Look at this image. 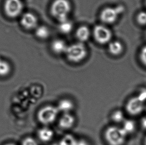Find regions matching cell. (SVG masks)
I'll return each mask as SVG.
<instances>
[{
  "label": "cell",
  "instance_id": "obj_27",
  "mask_svg": "<svg viewBox=\"0 0 146 145\" xmlns=\"http://www.w3.org/2000/svg\"><path fill=\"white\" fill-rule=\"evenodd\" d=\"M141 125L142 127L144 130H146V116L144 117L141 119Z\"/></svg>",
  "mask_w": 146,
  "mask_h": 145
},
{
  "label": "cell",
  "instance_id": "obj_24",
  "mask_svg": "<svg viewBox=\"0 0 146 145\" xmlns=\"http://www.w3.org/2000/svg\"><path fill=\"white\" fill-rule=\"evenodd\" d=\"M139 58L141 63L146 66V45L142 48L139 54Z\"/></svg>",
  "mask_w": 146,
  "mask_h": 145
},
{
  "label": "cell",
  "instance_id": "obj_19",
  "mask_svg": "<svg viewBox=\"0 0 146 145\" xmlns=\"http://www.w3.org/2000/svg\"><path fill=\"white\" fill-rule=\"evenodd\" d=\"M112 121L116 123H123L125 120L124 112L121 110H116L113 112L111 115Z\"/></svg>",
  "mask_w": 146,
  "mask_h": 145
},
{
  "label": "cell",
  "instance_id": "obj_22",
  "mask_svg": "<svg viewBox=\"0 0 146 145\" xmlns=\"http://www.w3.org/2000/svg\"><path fill=\"white\" fill-rule=\"evenodd\" d=\"M137 22L141 26H146V12L141 11L137 14Z\"/></svg>",
  "mask_w": 146,
  "mask_h": 145
},
{
  "label": "cell",
  "instance_id": "obj_12",
  "mask_svg": "<svg viewBox=\"0 0 146 145\" xmlns=\"http://www.w3.org/2000/svg\"><path fill=\"white\" fill-rule=\"evenodd\" d=\"M37 135L41 141L47 143L53 139L54 132L51 128L48 126H44L38 130Z\"/></svg>",
  "mask_w": 146,
  "mask_h": 145
},
{
  "label": "cell",
  "instance_id": "obj_17",
  "mask_svg": "<svg viewBox=\"0 0 146 145\" xmlns=\"http://www.w3.org/2000/svg\"><path fill=\"white\" fill-rule=\"evenodd\" d=\"M73 28V22L69 20L59 22L58 30L62 34H67L71 32Z\"/></svg>",
  "mask_w": 146,
  "mask_h": 145
},
{
  "label": "cell",
  "instance_id": "obj_14",
  "mask_svg": "<svg viewBox=\"0 0 146 145\" xmlns=\"http://www.w3.org/2000/svg\"><path fill=\"white\" fill-rule=\"evenodd\" d=\"M109 52L110 54L117 56L121 55L124 51V46L120 41L118 40L111 41L108 47Z\"/></svg>",
  "mask_w": 146,
  "mask_h": 145
},
{
  "label": "cell",
  "instance_id": "obj_20",
  "mask_svg": "<svg viewBox=\"0 0 146 145\" xmlns=\"http://www.w3.org/2000/svg\"><path fill=\"white\" fill-rule=\"evenodd\" d=\"M10 65L6 61L0 59V76H5L10 73Z\"/></svg>",
  "mask_w": 146,
  "mask_h": 145
},
{
  "label": "cell",
  "instance_id": "obj_11",
  "mask_svg": "<svg viewBox=\"0 0 146 145\" xmlns=\"http://www.w3.org/2000/svg\"><path fill=\"white\" fill-rule=\"evenodd\" d=\"M67 47L68 45L65 41L60 39L54 40L50 45L51 50L57 55L65 54Z\"/></svg>",
  "mask_w": 146,
  "mask_h": 145
},
{
  "label": "cell",
  "instance_id": "obj_30",
  "mask_svg": "<svg viewBox=\"0 0 146 145\" xmlns=\"http://www.w3.org/2000/svg\"><path fill=\"white\" fill-rule=\"evenodd\" d=\"M145 5H146V0H145Z\"/></svg>",
  "mask_w": 146,
  "mask_h": 145
},
{
  "label": "cell",
  "instance_id": "obj_4",
  "mask_svg": "<svg viewBox=\"0 0 146 145\" xmlns=\"http://www.w3.org/2000/svg\"><path fill=\"white\" fill-rule=\"evenodd\" d=\"M59 113L56 106L48 105L38 111L37 118L40 123L44 126H48L56 120Z\"/></svg>",
  "mask_w": 146,
  "mask_h": 145
},
{
  "label": "cell",
  "instance_id": "obj_21",
  "mask_svg": "<svg viewBox=\"0 0 146 145\" xmlns=\"http://www.w3.org/2000/svg\"><path fill=\"white\" fill-rule=\"evenodd\" d=\"M77 141V140L73 136L68 135L62 138L59 144L60 145H75Z\"/></svg>",
  "mask_w": 146,
  "mask_h": 145
},
{
  "label": "cell",
  "instance_id": "obj_16",
  "mask_svg": "<svg viewBox=\"0 0 146 145\" xmlns=\"http://www.w3.org/2000/svg\"><path fill=\"white\" fill-rule=\"evenodd\" d=\"M35 36L36 37L42 40L48 39L49 38L50 32L49 28L45 26H38L35 30Z\"/></svg>",
  "mask_w": 146,
  "mask_h": 145
},
{
  "label": "cell",
  "instance_id": "obj_2",
  "mask_svg": "<svg viewBox=\"0 0 146 145\" xmlns=\"http://www.w3.org/2000/svg\"><path fill=\"white\" fill-rule=\"evenodd\" d=\"M127 136L122 127L116 126H110L105 131V140L109 145L124 144Z\"/></svg>",
  "mask_w": 146,
  "mask_h": 145
},
{
  "label": "cell",
  "instance_id": "obj_3",
  "mask_svg": "<svg viewBox=\"0 0 146 145\" xmlns=\"http://www.w3.org/2000/svg\"><path fill=\"white\" fill-rule=\"evenodd\" d=\"M65 54L70 62L79 63L87 56V48L84 43L78 42L68 46Z\"/></svg>",
  "mask_w": 146,
  "mask_h": 145
},
{
  "label": "cell",
  "instance_id": "obj_23",
  "mask_svg": "<svg viewBox=\"0 0 146 145\" xmlns=\"http://www.w3.org/2000/svg\"><path fill=\"white\" fill-rule=\"evenodd\" d=\"M22 145H38V144L34 138L27 137L22 141Z\"/></svg>",
  "mask_w": 146,
  "mask_h": 145
},
{
  "label": "cell",
  "instance_id": "obj_9",
  "mask_svg": "<svg viewBox=\"0 0 146 145\" xmlns=\"http://www.w3.org/2000/svg\"><path fill=\"white\" fill-rule=\"evenodd\" d=\"M20 23L26 30H36L38 26V18L32 13H26L22 15Z\"/></svg>",
  "mask_w": 146,
  "mask_h": 145
},
{
  "label": "cell",
  "instance_id": "obj_15",
  "mask_svg": "<svg viewBox=\"0 0 146 145\" xmlns=\"http://www.w3.org/2000/svg\"><path fill=\"white\" fill-rule=\"evenodd\" d=\"M90 31L89 28L85 26H80L76 32V37L80 42L84 43L87 41L90 36Z\"/></svg>",
  "mask_w": 146,
  "mask_h": 145
},
{
  "label": "cell",
  "instance_id": "obj_26",
  "mask_svg": "<svg viewBox=\"0 0 146 145\" xmlns=\"http://www.w3.org/2000/svg\"><path fill=\"white\" fill-rule=\"evenodd\" d=\"M75 145H89L88 142L85 141V140L81 139L78 140Z\"/></svg>",
  "mask_w": 146,
  "mask_h": 145
},
{
  "label": "cell",
  "instance_id": "obj_8",
  "mask_svg": "<svg viewBox=\"0 0 146 145\" xmlns=\"http://www.w3.org/2000/svg\"><path fill=\"white\" fill-rule=\"evenodd\" d=\"M145 102L139 96H134L130 98L126 104V110L131 115L136 116L140 114L145 109Z\"/></svg>",
  "mask_w": 146,
  "mask_h": 145
},
{
  "label": "cell",
  "instance_id": "obj_31",
  "mask_svg": "<svg viewBox=\"0 0 146 145\" xmlns=\"http://www.w3.org/2000/svg\"><path fill=\"white\" fill-rule=\"evenodd\" d=\"M145 36H146V34H145Z\"/></svg>",
  "mask_w": 146,
  "mask_h": 145
},
{
  "label": "cell",
  "instance_id": "obj_18",
  "mask_svg": "<svg viewBox=\"0 0 146 145\" xmlns=\"http://www.w3.org/2000/svg\"><path fill=\"white\" fill-rule=\"evenodd\" d=\"M122 124V128L127 135L133 133L135 131L136 129V124L132 120L126 119Z\"/></svg>",
  "mask_w": 146,
  "mask_h": 145
},
{
  "label": "cell",
  "instance_id": "obj_1",
  "mask_svg": "<svg viewBox=\"0 0 146 145\" xmlns=\"http://www.w3.org/2000/svg\"><path fill=\"white\" fill-rule=\"evenodd\" d=\"M71 5L68 0H54L52 3L50 12L51 16L59 22L68 20Z\"/></svg>",
  "mask_w": 146,
  "mask_h": 145
},
{
  "label": "cell",
  "instance_id": "obj_7",
  "mask_svg": "<svg viewBox=\"0 0 146 145\" xmlns=\"http://www.w3.org/2000/svg\"><path fill=\"white\" fill-rule=\"evenodd\" d=\"M121 7H106L103 9L100 14V19L103 24H111L115 23L122 11Z\"/></svg>",
  "mask_w": 146,
  "mask_h": 145
},
{
  "label": "cell",
  "instance_id": "obj_13",
  "mask_svg": "<svg viewBox=\"0 0 146 145\" xmlns=\"http://www.w3.org/2000/svg\"><path fill=\"white\" fill-rule=\"evenodd\" d=\"M56 107L59 112L62 114L69 113L74 109V104L70 100L64 98L59 101Z\"/></svg>",
  "mask_w": 146,
  "mask_h": 145
},
{
  "label": "cell",
  "instance_id": "obj_25",
  "mask_svg": "<svg viewBox=\"0 0 146 145\" xmlns=\"http://www.w3.org/2000/svg\"><path fill=\"white\" fill-rule=\"evenodd\" d=\"M137 96H139L143 102H145L146 101V89L140 91Z\"/></svg>",
  "mask_w": 146,
  "mask_h": 145
},
{
  "label": "cell",
  "instance_id": "obj_32",
  "mask_svg": "<svg viewBox=\"0 0 146 145\" xmlns=\"http://www.w3.org/2000/svg\"><path fill=\"white\" fill-rule=\"evenodd\" d=\"M145 110H146V107H145Z\"/></svg>",
  "mask_w": 146,
  "mask_h": 145
},
{
  "label": "cell",
  "instance_id": "obj_29",
  "mask_svg": "<svg viewBox=\"0 0 146 145\" xmlns=\"http://www.w3.org/2000/svg\"><path fill=\"white\" fill-rule=\"evenodd\" d=\"M5 145H15V144H6Z\"/></svg>",
  "mask_w": 146,
  "mask_h": 145
},
{
  "label": "cell",
  "instance_id": "obj_28",
  "mask_svg": "<svg viewBox=\"0 0 146 145\" xmlns=\"http://www.w3.org/2000/svg\"><path fill=\"white\" fill-rule=\"evenodd\" d=\"M144 145H146V137H145V138L144 140Z\"/></svg>",
  "mask_w": 146,
  "mask_h": 145
},
{
  "label": "cell",
  "instance_id": "obj_5",
  "mask_svg": "<svg viewBox=\"0 0 146 145\" xmlns=\"http://www.w3.org/2000/svg\"><path fill=\"white\" fill-rule=\"evenodd\" d=\"M93 36L97 43L104 45L110 42L112 38V32L106 26L98 24L93 28Z\"/></svg>",
  "mask_w": 146,
  "mask_h": 145
},
{
  "label": "cell",
  "instance_id": "obj_10",
  "mask_svg": "<svg viewBox=\"0 0 146 145\" xmlns=\"http://www.w3.org/2000/svg\"><path fill=\"white\" fill-rule=\"evenodd\" d=\"M75 123V118L71 114H62L58 120V126L61 129L69 130L73 127Z\"/></svg>",
  "mask_w": 146,
  "mask_h": 145
},
{
  "label": "cell",
  "instance_id": "obj_6",
  "mask_svg": "<svg viewBox=\"0 0 146 145\" xmlns=\"http://www.w3.org/2000/svg\"><path fill=\"white\" fill-rule=\"evenodd\" d=\"M24 8L21 0H6L4 4V12L10 18H16L22 14Z\"/></svg>",
  "mask_w": 146,
  "mask_h": 145
}]
</instances>
